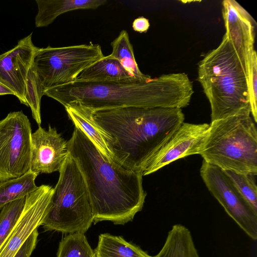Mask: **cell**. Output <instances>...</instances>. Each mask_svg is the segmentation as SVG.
<instances>
[{
  "label": "cell",
  "instance_id": "12",
  "mask_svg": "<svg viewBox=\"0 0 257 257\" xmlns=\"http://www.w3.org/2000/svg\"><path fill=\"white\" fill-rule=\"evenodd\" d=\"M225 35L232 46L242 66L247 68L254 49L256 23L251 15L234 0L222 3Z\"/></svg>",
  "mask_w": 257,
  "mask_h": 257
},
{
  "label": "cell",
  "instance_id": "7",
  "mask_svg": "<svg viewBox=\"0 0 257 257\" xmlns=\"http://www.w3.org/2000/svg\"><path fill=\"white\" fill-rule=\"evenodd\" d=\"M104 56L98 44L39 48L33 65L44 90L69 83L81 72Z\"/></svg>",
  "mask_w": 257,
  "mask_h": 257
},
{
  "label": "cell",
  "instance_id": "5",
  "mask_svg": "<svg viewBox=\"0 0 257 257\" xmlns=\"http://www.w3.org/2000/svg\"><path fill=\"white\" fill-rule=\"evenodd\" d=\"M250 113L211 121L200 155L223 170L257 174V131Z\"/></svg>",
  "mask_w": 257,
  "mask_h": 257
},
{
  "label": "cell",
  "instance_id": "11",
  "mask_svg": "<svg viewBox=\"0 0 257 257\" xmlns=\"http://www.w3.org/2000/svg\"><path fill=\"white\" fill-rule=\"evenodd\" d=\"M209 124L183 122L169 140L149 160L142 171L150 175L167 165L188 156L200 154Z\"/></svg>",
  "mask_w": 257,
  "mask_h": 257
},
{
  "label": "cell",
  "instance_id": "24",
  "mask_svg": "<svg viewBox=\"0 0 257 257\" xmlns=\"http://www.w3.org/2000/svg\"><path fill=\"white\" fill-rule=\"evenodd\" d=\"M26 198L10 202L0 211V247L17 223L24 208Z\"/></svg>",
  "mask_w": 257,
  "mask_h": 257
},
{
  "label": "cell",
  "instance_id": "22",
  "mask_svg": "<svg viewBox=\"0 0 257 257\" xmlns=\"http://www.w3.org/2000/svg\"><path fill=\"white\" fill-rule=\"evenodd\" d=\"M44 93V90L32 64L27 76L25 98L32 116L39 125L42 122L41 101Z\"/></svg>",
  "mask_w": 257,
  "mask_h": 257
},
{
  "label": "cell",
  "instance_id": "26",
  "mask_svg": "<svg viewBox=\"0 0 257 257\" xmlns=\"http://www.w3.org/2000/svg\"><path fill=\"white\" fill-rule=\"evenodd\" d=\"M112 48L110 56L120 63L125 61H136L133 46L125 30H122L110 44Z\"/></svg>",
  "mask_w": 257,
  "mask_h": 257
},
{
  "label": "cell",
  "instance_id": "14",
  "mask_svg": "<svg viewBox=\"0 0 257 257\" xmlns=\"http://www.w3.org/2000/svg\"><path fill=\"white\" fill-rule=\"evenodd\" d=\"M69 153L67 141L55 127L39 125L31 135L30 170L38 174L59 171Z\"/></svg>",
  "mask_w": 257,
  "mask_h": 257
},
{
  "label": "cell",
  "instance_id": "23",
  "mask_svg": "<svg viewBox=\"0 0 257 257\" xmlns=\"http://www.w3.org/2000/svg\"><path fill=\"white\" fill-rule=\"evenodd\" d=\"M224 171L241 196L257 211V187L254 178L256 174L233 170Z\"/></svg>",
  "mask_w": 257,
  "mask_h": 257
},
{
  "label": "cell",
  "instance_id": "9",
  "mask_svg": "<svg viewBox=\"0 0 257 257\" xmlns=\"http://www.w3.org/2000/svg\"><path fill=\"white\" fill-rule=\"evenodd\" d=\"M200 175L227 214L252 239H257V211L237 191L224 170L203 161Z\"/></svg>",
  "mask_w": 257,
  "mask_h": 257
},
{
  "label": "cell",
  "instance_id": "25",
  "mask_svg": "<svg viewBox=\"0 0 257 257\" xmlns=\"http://www.w3.org/2000/svg\"><path fill=\"white\" fill-rule=\"evenodd\" d=\"M247 88L251 114L257 122V55L254 50L247 68Z\"/></svg>",
  "mask_w": 257,
  "mask_h": 257
},
{
  "label": "cell",
  "instance_id": "17",
  "mask_svg": "<svg viewBox=\"0 0 257 257\" xmlns=\"http://www.w3.org/2000/svg\"><path fill=\"white\" fill-rule=\"evenodd\" d=\"M135 79H137L124 69L117 59L109 55L104 56L85 68L76 80L111 82Z\"/></svg>",
  "mask_w": 257,
  "mask_h": 257
},
{
  "label": "cell",
  "instance_id": "29",
  "mask_svg": "<svg viewBox=\"0 0 257 257\" xmlns=\"http://www.w3.org/2000/svg\"><path fill=\"white\" fill-rule=\"evenodd\" d=\"M7 94H12L14 95V93L9 88L0 82V95Z\"/></svg>",
  "mask_w": 257,
  "mask_h": 257
},
{
  "label": "cell",
  "instance_id": "4",
  "mask_svg": "<svg viewBox=\"0 0 257 257\" xmlns=\"http://www.w3.org/2000/svg\"><path fill=\"white\" fill-rule=\"evenodd\" d=\"M197 80L210 104L211 121L251 113L247 75L225 34L199 62Z\"/></svg>",
  "mask_w": 257,
  "mask_h": 257
},
{
  "label": "cell",
  "instance_id": "2",
  "mask_svg": "<svg viewBox=\"0 0 257 257\" xmlns=\"http://www.w3.org/2000/svg\"><path fill=\"white\" fill-rule=\"evenodd\" d=\"M194 93L184 72L163 74L146 80L111 82L75 80L45 90L44 95L65 107L75 105L91 112L124 107L182 108Z\"/></svg>",
  "mask_w": 257,
  "mask_h": 257
},
{
  "label": "cell",
  "instance_id": "15",
  "mask_svg": "<svg viewBox=\"0 0 257 257\" xmlns=\"http://www.w3.org/2000/svg\"><path fill=\"white\" fill-rule=\"evenodd\" d=\"M65 108L74 126L83 132L101 154L113 160L111 138L95 121L91 111L75 105H68Z\"/></svg>",
  "mask_w": 257,
  "mask_h": 257
},
{
  "label": "cell",
  "instance_id": "13",
  "mask_svg": "<svg viewBox=\"0 0 257 257\" xmlns=\"http://www.w3.org/2000/svg\"><path fill=\"white\" fill-rule=\"evenodd\" d=\"M32 34L19 40L15 47L0 54V82L13 91L20 103L27 106V76L39 48L33 44Z\"/></svg>",
  "mask_w": 257,
  "mask_h": 257
},
{
  "label": "cell",
  "instance_id": "21",
  "mask_svg": "<svg viewBox=\"0 0 257 257\" xmlns=\"http://www.w3.org/2000/svg\"><path fill=\"white\" fill-rule=\"evenodd\" d=\"M57 257H95L84 233H70L60 242Z\"/></svg>",
  "mask_w": 257,
  "mask_h": 257
},
{
  "label": "cell",
  "instance_id": "18",
  "mask_svg": "<svg viewBox=\"0 0 257 257\" xmlns=\"http://www.w3.org/2000/svg\"><path fill=\"white\" fill-rule=\"evenodd\" d=\"M154 257H200L190 230L181 224L173 225L165 243Z\"/></svg>",
  "mask_w": 257,
  "mask_h": 257
},
{
  "label": "cell",
  "instance_id": "16",
  "mask_svg": "<svg viewBox=\"0 0 257 257\" xmlns=\"http://www.w3.org/2000/svg\"><path fill=\"white\" fill-rule=\"evenodd\" d=\"M38 13L35 18L37 28L51 24L61 14L77 10H94L107 3L105 0H36Z\"/></svg>",
  "mask_w": 257,
  "mask_h": 257
},
{
  "label": "cell",
  "instance_id": "27",
  "mask_svg": "<svg viewBox=\"0 0 257 257\" xmlns=\"http://www.w3.org/2000/svg\"><path fill=\"white\" fill-rule=\"evenodd\" d=\"M38 235L37 229L29 236L14 257H30L36 246Z\"/></svg>",
  "mask_w": 257,
  "mask_h": 257
},
{
  "label": "cell",
  "instance_id": "19",
  "mask_svg": "<svg viewBox=\"0 0 257 257\" xmlns=\"http://www.w3.org/2000/svg\"><path fill=\"white\" fill-rule=\"evenodd\" d=\"M95 257H154L123 237L108 233L99 235Z\"/></svg>",
  "mask_w": 257,
  "mask_h": 257
},
{
  "label": "cell",
  "instance_id": "8",
  "mask_svg": "<svg viewBox=\"0 0 257 257\" xmlns=\"http://www.w3.org/2000/svg\"><path fill=\"white\" fill-rule=\"evenodd\" d=\"M31 122L22 110L0 120V181L20 177L31 168Z\"/></svg>",
  "mask_w": 257,
  "mask_h": 257
},
{
  "label": "cell",
  "instance_id": "20",
  "mask_svg": "<svg viewBox=\"0 0 257 257\" xmlns=\"http://www.w3.org/2000/svg\"><path fill=\"white\" fill-rule=\"evenodd\" d=\"M39 174L29 170L23 175L0 181V210L7 204L26 198L38 187L35 180Z\"/></svg>",
  "mask_w": 257,
  "mask_h": 257
},
{
  "label": "cell",
  "instance_id": "3",
  "mask_svg": "<svg viewBox=\"0 0 257 257\" xmlns=\"http://www.w3.org/2000/svg\"><path fill=\"white\" fill-rule=\"evenodd\" d=\"M111 138L113 160L141 172L184 122L181 108L124 107L91 112Z\"/></svg>",
  "mask_w": 257,
  "mask_h": 257
},
{
  "label": "cell",
  "instance_id": "10",
  "mask_svg": "<svg viewBox=\"0 0 257 257\" xmlns=\"http://www.w3.org/2000/svg\"><path fill=\"white\" fill-rule=\"evenodd\" d=\"M54 188L42 185L26 197L22 212L0 247V257H14L32 232L42 225L52 204Z\"/></svg>",
  "mask_w": 257,
  "mask_h": 257
},
{
  "label": "cell",
  "instance_id": "6",
  "mask_svg": "<svg viewBox=\"0 0 257 257\" xmlns=\"http://www.w3.org/2000/svg\"><path fill=\"white\" fill-rule=\"evenodd\" d=\"M59 172L51 206L42 225L45 231L84 234L93 221L92 209L83 176L69 154Z\"/></svg>",
  "mask_w": 257,
  "mask_h": 257
},
{
  "label": "cell",
  "instance_id": "1",
  "mask_svg": "<svg viewBox=\"0 0 257 257\" xmlns=\"http://www.w3.org/2000/svg\"><path fill=\"white\" fill-rule=\"evenodd\" d=\"M67 146L85 182L93 222L123 225L132 221L142 210L147 195L142 173L127 170L104 156L76 127Z\"/></svg>",
  "mask_w": 257,
  "mask_h": 257
},
{
  "label": "cell",
  "instance_id": "28",
  "mask_svg": "<svg viewBox=\"0 0 257 257\" xmlns=\"http://www.w3.org/2000/svg\"><path fill=\"white\" fill-rule=\"evenodd\" d=\"M150 26L148 19L144 17H140L133 21L132 27L135 31L142 33L146 32Z\"/></svg>",
  "mask_w": 257,
  "mask_h": 257
}]
</instances>
